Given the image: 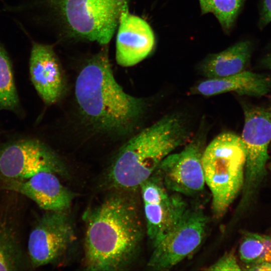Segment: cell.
Instances as JSON below:
<instances>
[{"instance_id":"obj_3","label":"cell","mask_w":271,"mask_h":271,"mask_svg":"<svg viewBox=\"0 0 271 271\" xmlns=\"http://www.w3.org/2000/svg\"><path fill=\"white\" fill-rule=\"evenodd\" d=\"M189 137L184 119L166 115L129 140L112 163L108 179L118 190L136 189L150 177L161 162Z\"/></svg>"},{"instance_id":"obj_17","label":"cell","mask_w":271,"mask_h":271,"mask_svg":"<svg viewBox=\"0 0 271 271\" xmlns=\"http://www.w3.org/2000/svg\"><path fill=\"white\" fill-rule=\"evenodd\" d=\"M0 216V270H17L26 266L16 224L8 215Z\"/></svg>"},{"instance_id":"obj_16","label":"cell","mask_w":271,"mask_h":271,"mask_svg":"<svg viewBox=\"0 0 271 271\" xmlns=\"http://www.w3.org/2000/svg\"><path fill=\"white\" fill-rule=\"evenodd\" d=\"M251 52L250 42L236 43L222 52L208 55L201 62L199 70L208 79L236 74L244 71Z\"/></svg>"},{"instance_id":"obj_2","label":"cell","mask_w":271,"mask_h":271,"mask_svg":"<svg viewBox=\"0 0 271 271\" xmlns=\"http://www.w3.org/2000/svg\"><path fill=\"white\" fill-rule=\"evenodd\" d=\"M75 96L88 124L108 134L130 133L146 108L144 99L127 94L115 80L107 48L92 56L82 68L76 80Z\"/></svg>"},{"instance_id":"obj_10","label":"cell","mask_w":271,"mask_h":271,"mask_svg":"<svg viewBox=\"0 0 271 271\" xmlns=\"http://www.w3.org/2000/svg\"><path fill=\"white\" fill-rule=\"evenodd\" d=\"M140 188L147 233L154 246L179 221L188 207L182 196L168 190L155 173Z\"/></svg>"},{"instance_id":"obj_7","label":"cell","mask_w":271,"mask_h":271,"mask_svg":"<svg viewBox=\"0 0 271 271\" xmlns=\"http://www.w3.org/2000/svg\"><path fill=\"white\" fill-rule=\"evenodd\" d=\"M208 222L201 210L188 207L179 221L153 246L149 266L169 269L191 255L201 245Z\"/></svg>"},{"instance_id":"obj_12","label":"cell","mask_w":271,"mask_h":271,"mask_svg":"<svg viewBox=\"0 0 271 271\" xmlns=\"http://www.w3.org/2000/svg\"><path fill=\"white\" fill-rule=\"evenodd\" d=\"M58 174L42 171L24 179L1 178L3 189L23 195L45 211H67L73 193L61 183Z\"/></svg>"},{"instance_id":"obj_25","label":"cell","mask_w":271,"mask_h":271,"mask_svg":"<svg viewBox=\"0 0 271 271\" xmlns=\"http://www.w3.org/2000/svg\"><path fill=\"white\" fill-rule=\"evenodd\" d=\"M261 63L265 67L271 70V52L262 58Z\"/></svg>"},{"instance_id":"obj_8","label":"cell","mask_w":271,"mask_h":271,"mask_svg":"<svg viewBox=\"0 0 271 271\" xmlns=\"http://www.w3.org/2000/svg\"><path fill=\"white\" fill-rule=\"evenodd\" d=\"M66 211H46L31 230L28 242L30 262L37 268L57 262L72 247L76 237Z\"/></svg>"},{"instance_id":"obj_23","label":"cell","mask_w":271,"mask_h":271,"mask_svg":"<svg viewBox=\"0 0 271 271\" xmlns=\"http://www.w3.org/2000/svg\"><path fill=\"white\" fill-rule=\"evenodd\" d=\"M246 267V269L249 270L271 271V263L268 262L256 263L247 265Z\"/></svg>"},{"instance_id":"obj_15","label":"cell","mask_w":271,"mask_h":271,"mask_svg":"<svg viewBox=\"0 0 271 271\" xmlns=\"http://www.w3.org/2000/svg\"><path fill=\"white\" fill-rule=\"evenodd\" d=\"M271 90V79L267 76L243 71L232 75L207 79L191 89L193 94L210 96L228 92L260 97Z\"/></svg>"},{"instance_id":"obj_22","label":"cell","mask_w":271,"mask_h":271,"mask_svg":"<svg viewBox=\"0 0 271 271\" xmlns=\"http://www.w3.org/2000/svg\"><path fill=\"white\" fill-rule=\"evenodd\" d=\"M271 22V0H262L259 26L265 27Z\"/></svg>"},{"instance_id":"obj_11","label":"cell","mask_w":271,"mask_h":271,"mask_svg":"<svg viewBox=\"0 0 271 271\" xmlns=\"http://www.w3.org/2000/svg\"><path fill=\"white\" fill-rule=\"evenodd\" d=\"M200 143L188 144L180 152L171 154L154 172L169 191L192 196L200 193L205 185Z\"/></svg>"},{"instance_id":"obj_5","label":"cell","mask_w":271,"mask_h":271,"mask_svg":"<svg viewBox=\"0 0 271 271\" xmlns=\"http://www.w3.org/2000/svg\"><path fill=\"white\" fill-rule=\"evenodd\" d=\"M202 165L213 213L220 217L243 187L245 153L241 138L231 132L218 135L203 152Z\"/></svg>"},{"instance_id":"obj_20","label":"cell","mask_w":271,"mask_h":271,"mask_svg":"<svg viewBox=\"0 0 271 271\" xmlns=\"http://www.w3.org/2000/svg\"><path fill=\"white\" fill-rule=\"evenodd\" d=\"M244 0H212L211 13L225 29L234 23Z\"/></svg>"},{"instance_id":"obj_19","label":"cell","mask_w":271,"mask_h":271,"mask_svg":"<svg viewBox=\"0 0 271 271\" xmlns=\"http://www.w3.org/2000/svg\"><path fill=\"white\" fill-rule=\"evenodd\" d=\"M239 254L246 266L261 262L271 263V235L247 233L241 242Z\"/></svg>"},{"instance_id":"obj_9","label":"cell","mask_w":271,"mask_h":271,"mask_svg":"<svg viewBox=\"0 0 271 271\" xmlns=\"http://www.w3.org/2000/svg\"><path fill=\"white\" fill-rule=\"evenodd\" d=\"M64 171L57 155L38 140H19L0 147L1 178L24 179L42 171L61 175Z\"/></svg>"},{"instance_id":"obj_18","label":"cell","mask_w":271,"mask_h":271,"mask_svg":"<svg viewBox=\"0 0 271 271\" xmlns=\"http://www.w3.org/2000/svg\"><path fill=\"white\" fill-rule=\"evenodd\" d=\"M20 110V100L14 76L12 62L0 41V111Z\"/></svg>"},{"instance_id":"obj_4","label":"cell","mask_w":271,"mask_h":271,"mask_svg":"<svg viewBox=\"0 0 271 271\" xmlns=\"http://www.w3.org/2000/svg\"><path fill=\"white\" fill-rule=\"evenodd\" d=\"M127 3L128 0H26L10 9L25 16L45 11L70 36L106 45Z\"/></svg>"},{"instance_id":"obj_13","label":"cell","mask_w":271,"mask_h":271,"mask_svg":"<svg viewBox=\"0 0 271 271\" xmlns=\"http://www.w3.org/2000/svg\"><path fill=\"white\" fill-rule=\"evenodd\" d=\"M115 58L120 66H133L146 58L155 44L153 31L148 23L123 7L119 19Z\"/></svg>"},{"instance_id":"obj_26","label":"cell","mask_w":271,"mask_h":271,"mask_svg":"<svg viewBox=\"0 0 271 271\" xmlns=\"http://www.w3.org/2000/svg\"><path fill=\"white\" fill-rule=\"evenodd\" d=\"M271 143V142H270Z\"/></svg>"},{"instance_id":"obj_6","label":"cell","mask_w":271,"mask_h":271,"mask_svg":"<svg viewBox=\"0 0 271 271\" xmlns=\"http://www.w3.org/2000/svg\"><path fill=\"white\" fill-rule=\"evenodd\" d=\"M242 133L245 153L244 182L240 209L245 208L253 198L266 174L271 142V110L260 106L244 109Z\"/></svg>"},{"instance_id":"obj_1","label":"cell","mask_w":271,"mask_h":271,"mask_svg":"<svg viewBox=\"0 0 271 271\" xmlns=\"http://www.w3.org/2000/svg\"><path fill=\"white\" fill-rule=\"evenodd\" d=\"M119 191L84 213L87 270H123L139 251L143 232L137 208L128 195Z\"/></svg>"},{"instance_id":"obj_24","label":"cell","mask_w":271,"mask_h":271,"mask_svg":"<svg viewBox=\"0 0 271 271\" xmlns=\"http://www.w3.org/2000/svg\"><path fill=\"white\" fill-rule=\"evenodd\" d=\"M201 11L203 14L211 13L212 0H199Z\"/></svg>"},{"instance_id":"obj_21","label":"cell","mask_w":271,"mask_h":271,"mask_svg":"<svg viewBox=\"0 0 271 271\" xmlns=\"http://www.w3.org/2000/svg\"><path fill=\"white\" fill-rule=\"evenodd\" d=\"M241 269L235 256L232 253H228L218 259L209 266V270H240Z\"/></svg>"},{"instance_id":"obj_14","label":"cell","mask_w":271,"mask_h":271,"mask_svg":"<svg viewBox=\"0 0 271 271\" xmlns=\"http://www.w3.org/2000/svg\"><path fill=\"white\" fill-rule=\"evenodd\" d=\"M29 66L31 81L45 103L57 102L64 91V79L53 46L32 41Z\"/></svg>"}]
</instances>
